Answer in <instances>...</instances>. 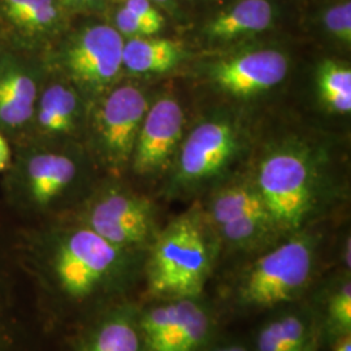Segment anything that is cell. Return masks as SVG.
Instances as JSON below:
<instances>
[{"label": "cell", "mask_w": 351, "mask_h": 351, "mask_svg": "<svg viewBox=\"0 0 351 351\" xmlns=\"http://www.w3.org/2000/svg\"><path fill=\"white\" fill-rule=\"evenodd\" d=\"M40 320L77 324L124 301L138 278L136 251L120 249L77 220L32 228L14 246Z\"/></svg>", "instance_id": "cell-1"}, {"label": "cell", "mask_w": 351, "mask_h": 351, "mask_svg": "<svg viewBox=\"0 0 351 351\" xmlns=\"http://www.w3.org/2000/svg\"><path fill=\"white\" fill-rule=\"evenodd\" d=\"M215 252L201 216L186 213L163 229L143 265L147 289L160 300L201 297Z\"/></svg>", "instance_id": "cell-2"}, {"label": "cell", "mask_w": 351, "mask_h": 351, "mask_svg": "<svg viewBox=\"0 0 351 351\" xmlns=\"http://www.w3.org/2000/svg\"><path fill=\"white\" fill-rule=\"evenodd\" d=\"M315 268L313 239L295 236L261 255L239 275L234 300L249 310L274 308L295 301L308 288Z\"/></svg>", "instance_id": "cell-3"}, {"label": "cell", "mask_w": 351, "mask_h": 351, "mask_svg": "<svg viewBox=\"0 0 351 351\" xmlns=\"http://www.w3.org/2000/svg\"><path fill=\"white\" fill-rule=\"evenodd\" d=\"M255 186L276 230H298L314 208L311 169L295 152H276L264 159Z\"/></svg>", "instance_id": "cell-4"}, {"label": "cell", "mask_w": 351, "mask_h": 351, "mask_svg": "<svg viewBox=\"0 0 351 351\" xmlns=\"http://www.w3.org/2000/svg\"><path fill=\"white\" fill-rule=\"evenodd\" d=\"M77 175V164L66 155H30L10 173L5 184L7 199L19 213L30 217H47L63 203Z\"/></svg>", "instance_id": "cell-5"}, {"label": "cell", "mask_w": 351, "mask_h": 351, "mask_svg": "<svg viewBox=\"0 0 351 351\" xmlns=\"http://www.w3.org/2000/svg\"><path fill=\"white\" fill-rule=\"evenodd\" d=\"M146 351H202L213 332L210 308L197 298H171L137 310Z\"/></svg>", "instance_id": "cell-6"}, {"label": "cell", "mask_w": 351, "mask_h": 351, "mask_svg": "<svg viewBox=\"0 0 351 351\" xmlns=\"http://www.w3.org/2000/svg\"><path fill=\"white\" fill-rule=\"evenodd\" d=\"M77 220L114 246L137 251L152 234L154 208L145 197L121 189H104L86 202Z\"/></svg>", "instance_id": "cell-7"}, {"label": "cell", "mask_w": 351, "mask_h": 351, "mask_svg": "<svg viewBox=\"0 0 351 351\" xmlns=\"http://www.w3.org/2000/svg\"><path fill=\"white\" fill-rule=\"evenodd\" d=\"M124 38L108 25L81 30L64 51V68L75 82L93 93L111 86L123 69Z\"/></svg>", "instance_id": "cell-8"}, {"label": "cell", "mask_w": 351, "mask_h": 351, "mask_svg": "<svg viewBox=\"0 0 351 351\" xmlns=\"http://www.w3.org/2000/svg\"><path fill=\"white\" fill-rule=\"evenodd\" d=\"M147 101L136 86L114 88L98 108L95 128L104 158L114 167L125 164L132 156L139 129L147 112Z\"/></svg>", "instance_id": "cell-9"}, {"label": "cell", "mask_w": 351, "mask_h": 351, "mask_svg": "<svg viewBox=\"0 0 351 351\" xmlns=\"http://www.w3.org/2000/svg\"><path fill=\"white\" fill-rule=\"evenodd\" d=\"M181 106L171 98L156 101L145 114L133 151V167L141 175L162 168L180 142L184 128Z\"/></svg>", "instance_id": "cell-10"}, {"label": "cell", "mask_w": 351, "mask_h": 351, "mask_svg": "<svg viewBox=\"0 0 351 351\" xmlns=\"http://www.w3.org/2000/svg\"><path fill=\"white\" fill-rule=\"evenodd\" d=\"M288 68V58L280 51H249L216 64L213 78L228 93L249 97L282 82Z\"/></svg>", "instance_id": "cell-11"}, {"label": "cell", "mask_w": 351, "mask_h": 351, "mask_svg": "<svg viewBox=\"0 0 351 351\" xmlns=\"http://www.w3.org/2000/svg\"><path fill=\"white\" fill-rule=\"evenodd\" d=\"M236 149V133L228 123H203L184 142L180 158V177L189 182L210 178L226 167Z\"/></svg>", "instance_id": "cell-12"}, {"label": "cell", "mask_w": 351, "mask_h": 351, "mask_svg": "<svg viewBox=\"0 0 351 351\" xmlns=\"http://www.w3.org/2000/svg\"><path fill=\"white\" fill-rule=\"evenodd\" d=\"M25 287L14 247L5 249L0 243V351H32L23 293Z\"/></svg>", "instance_id": "cell-13"}, {"label": "cell", "mask_w": 351, "mask_h": 351, "mask_svg": "<svg viewBox=\"0 0 351 351\" xmlns=\"http://www.w3.org/2000/svg\"><path fill=\"white\" fill-rule=\"evenodd\" d=\"M137 310L125 301L103 310L78 329L73 351H146Z\"/></svg>", "instance_id": "cell-14"}, {"label": "cell", "mask_w": 351, "mask_h": 351, "mask_svg": "<svg viewBox=\"0 0 351 351\" xmlns=\"http://www.w3.org/2000/svg\"><path fill=\"white\" fill-rule=\"evenodd\" d=\"M37 101V81L32 71L10 59L0 64V125H26L33 120Z\"/></svg>", "instance_id": "cell-15"}, {"label": "cell", "mask_w": 351, "mask_h": 351, "mask_svg": "<svg viewBox=\"0 0 351 351\" xmlns=\"http://www.w3.org/2000/svg\"><path fill=\"white\" fill-rule=\"evenodd\" d=\"M274 20L269 0H239L213 17L206 25V34L213 40H233L267 30Z\"/></svg>", "instance_id": "cell-16"}, {"label": "cell", "mask_w": 351, "mask_h": 351, "mask_svg": "<svg viewBox=\"0 0 351 351\" xmlns=\"http://www.w3.org/2000/svg\"><path fill=\"white\" fill-rule=\"evenodd\" d=\"M182 58V45L167 38H129L123 47V68L139 75L171 71Z\"/></svg>", "instance_id": "cell-17"}, {"label": "cell", "mask_w": 351, "mask_h": 351, "mask_svg": "<svg viewBox=\"0 0 351 351\" xmlns=\"http://www.w3.org/2000/svg\"><path fill=\"white\" fill-rule=\"evenodd\" d=\"M314 326L301 313H285L265 323L258 332L255 351H311Z\"/></svg>", "instance_id": "cell-18"}, {"label": "cell", "mask_w": 351, "mask_h": 351, "mask_svg": "<svg viewBox=\"0 0 351 351\" xmlns=\"http://www.w3.org/2000/svg\"><path fill=\"white\" fill-rule=\"evenodd\" d=\"M34 116L42 134L63 136L71 133L78 116V98L75 90L63 84L50 85L38 98Z\"/></svg>", "instance_id": "cell-19"}, {"label": "cell", "mask_w": 351, "mask_h": 351, "mask_svg": "<svg viewBox=\"0 0 351 351\" xmlns=\"http://www.w3.org/2000/svg\"><path fill=\"white\" fill-rule=\"evenodd\" d=\"M5 19L29 37L51 30L59 20L55 0H1Z\"/></svg>", "instance_id": "cell-20"}, {"label": "cell", "mask_w": 351, "mask_h": 351, "mask_svg": "<svg viewBox=\"0 0 351 351\" xmlns=\"http://www.w3.org/2000/svg\"><path fill=\"white\" fill-rule=\"evenodd\" d=\"M255 213H268L256 186L236 185L220 190L211 204V216L217 228Z\"/></svg>", "instance_id": "cell-21"}, {"label": "cell", "mask_w": 351, "mask_h": 351, "mask_svg": "<svg viewBox=\"0 0 351 351\" xmlns=\"http://www.w3.org/2000/svg\"><path fill=\"white\" fill-rule=\"evenodd\" d=\"M322 99L336 112L351 111V69L343 64L324 62L317 72Z\"/></svg>", "instance_id": "cell-22"}, {"label": "cell", "mask_w": 351, "mask_h": 351, "mask_svg": "<svg viewBox=\"0 0 351 351\" xmlns=\"http://www.w3.org/2000/svg\"><path fill=\"white\" fill-rule=\"evenodd\" d=\"M326 319L330 333L336 337L351 333L350 275L332 289L326 302Z\"/></svg>", "instance_id": "cell-23"}, {"label": "cell", "mask_w": 351, "mask_h": 351, "mask_svg": "<svg viewBox=\"0 0 351 351\" xmlns=\"http://www.w3.org/2000/svg\"><path fill=\"white\" fill-rule=\"evenodd\" d=\"M326 32L343 45L351 43V4L343 1L328 8L323 14Z\"/></svg>", "instance_id": "cell-24"}, {"label": "cell", "mask_w": 351, "mask_h": 351, "mask_svg": "<svg viewBox=\"0 0 351 351\" xmlns=\"http://www.w3.org/2000/svg\"><path fill=\"white\" fill-rule=\"evenodd\" d=\"M114 24H116L114 29L123 37L125 36L128 38L151 37L163 29V25L145 21L137 17L134 13L128 11L124 7L120 8L119 12L116 13Z\"/></svg>", "instance_id": "cell-25"}, {"label": "cell", "mask_w": 351, "mask_h": 351, "mask_svg": "<svg viewBox=\"0 0 351 351\" xmlns=\"http://www.w3.org/2000/svg\"><path fill=\"white\" fill-rule=\"evenodd\" d=\"M124 8L145 21L163 26L165 23L163 16L152 5L151 0H125Z\"/></svg>", "instance_id": "cell-26"}, {"label": "cell", "mask_w": 351, "mask_h": 351, "mask_svg": "<svg viewBox=\"0 0 351 351\" xmlns=\"http://www.w3.org/2000/svg\"><path fill=\"white\" fill-rule=\"evenodd\" d=\"M10 162H11L10 145L7 139L0 134V172L5 171L10 167Z\"/></svg>", "instance_id": "cell-27"}, {"label": "cell", "mask_w": 351, "mask_h": 351, "mask_svg": "<svg viewBox=\"0 0 351 351\" xmlns=\"http://www.w3.org/2000/svg\"><path fill=\"white\" fill-rule=\"evenodd\" d=\"M332 351H351V333L337 337Z\"/></svg>", "instance_id": "cell-28"}, {"label": "cell", "mask_w": 351, "mask_h": 351, "mask_svg": "<svg viewBox=\"0 0 351 351\" xmlns=\"http://www.w3.org/2000/svg\"><path fill=\"white\" fill-rule=\"evenodd\" d=\"M202 351H247V349L239 343H224V345H217L213 348H204Z\"/></svg>", "instance_id": "cell-29"}, {"label": "cell", "mask_w": 351, "mask_h": 351, "mask_svg": "<svg viewBox=\"0 0 351 351\" xmlns=\"http://www.w3.org/2000/svg\"><path fill=\"white\" fill-rule=\"evenodd\" d=\"M65 1L72 4H90V3H94L95 0H65Z\"/></svg>", "instance_id": "cell-30"}, {"label": "cell", "mask_w": 351, "mask_h": 351, "mask_svg": "<svg viewBox=\"0 0 351 351\" xmlns=\"http://www.w3.org/2000/svg\"><path fill=\"white\" fill-rule=\"evenodd\" d=\"M152 1V0H151ZM154 1H158V3H164V1H168V0H154Z\"/></svg>", "instance_id": "cell-31"}]
</instances>
